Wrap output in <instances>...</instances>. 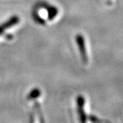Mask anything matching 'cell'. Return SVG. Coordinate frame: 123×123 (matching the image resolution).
Instances as JSON below:
<instances>
[{"instance_id":"2","label":"cell","mask_w":123,"mask_h":123,"mask_svg":"<svg viewBox=\"0 0 123 123\" xmlns=\"http://www.w3.org/2000/svg\"><path fill=\"white\" fill-rule=\"evenodd\" d=\"M19 22V18L17 16H13L11 18H10L8 20H7L5 22L0 25V36L7 29L11 28L13 25L18 24Z\"/></svg>"},{"instance_id":"1","label":"cell","mask_w":123,"mask_h":123,"mask_svg":"<svg viewBox=\"0 0 123 123\" xmlns=\"http://www.w3.org/2000/svg\"><path fill=\"white\" fill-rule=\"evenodd\" d=\"M76 40L77 42L79 50H80V52L81 57H82L84 62L87 63V62H88V57H87V51H86V47H85L84 37H83V36H82V35H78L76 38Z\"/></svg>"},{"instance_id":"3","label":"cell","mask_w":123,"mask_h":123,"mask_svg":"<svg viewBox=\"0 0 123 123\" xmlns=\"http://www.w3.org/2000/svg\"><path fill=\"white\" fill-rule=\"evenodd\" d=\"M78 102V109H79V114H80V118L81 123H86V116L84 111V105H85V99L82 96H79L77 99Z\"/></svg>"},{"instance_id":"4","label":"cell","mask_w":123,"mask_h":123,"mask_svg":"<svg viewBox=\"0 0 123 123\" xmlns=\"http://www.w3.org/2000/svg\"><path fill=\"white\" fill-rule=\"evenodd\" d=\"M40 94V92H39V90H37V89H35V90H33L32 92H31V93L30 94V99H31V98H36V97H37V96H39Z\"/></svg>"}]
</instances>
